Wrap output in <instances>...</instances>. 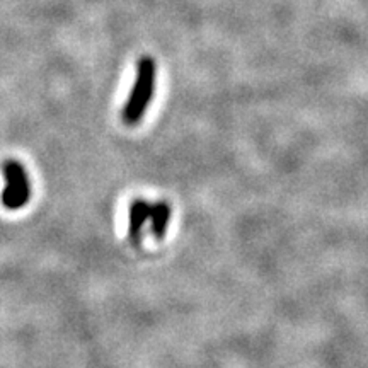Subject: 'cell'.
Listing matches in <instances>:
<instances>
[{"label": "cell", "mask_w": 368, "mask_h": 368, "mask_svg": "<svg viewBox=\"0 0 368 368\" xmlns=\"http://www.w3.org/2000/svg\"><path fill=\"white\" fill-rule=\"evenodd\" d=\"M155 89V61L145 57L138 61L137 79L130 93L128 101L123 108V119L126 125H137L144 118Z\"/></svg>", "instance_id": "cell-1"}, {"label": "cell", "mask_w": 368, "mask_h": 368, "mask_svg": "<svg viewBox=\"0 0 368 368\" xmlns=\"http://www.w3.org/2000/svg\"><path fill=\"white\" fill-rule=\"evenodd\" d=\"M2 174L6 186L0 200L7 210H21L31 200V180L19 160L7 159L2 162Z\"/></svg>", "instance_id": "cell-2"}, {"label": "cell", "mask_w": 368, "mask_h": 368, "mask_svg": "<svg viewBox=\"0 0 368 368\" xmlns=\"http://www.w3.org/2000/svg\"><path fill=\"white\" fill-rule=\"evenodd\" d=\"M151 211L152 203H148L147 200L137 198L133 200L132 205H130L128 235L133 244H140L142 231H144L145 224H148V220H151Z\"/></svg>", "instance_id": "cell-3"}, {"label": "cell", "mask_w": 368, "mask_h": 368, "mask_svg": "<svg viewBox=\"0 0 368 368\" xmlns=\"http://www.w3.org/2000/svg\"><path fill=\"white\" fill-rule=\"evenodd\" d=\"M171 220V206L167 202H157L152 203V211H151V231L152 235L155 239H164L166 237L167 225H169Z\"/></svg>", "instance_id": "cell-4"}]
</instances>
